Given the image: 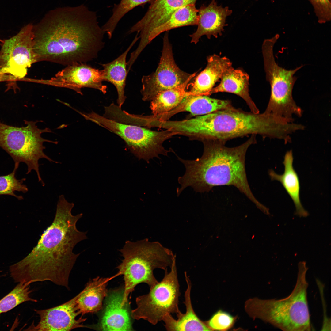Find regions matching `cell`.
I'll use <instances>...</instances> for the list:
<instances>
[{
    "label": "cell",
    "mask_w": 331,
    "mask_h": 331,
    "mask_svg": "<svg viewBox=\"0 0 331 331\" xmlns=\"http://www.w3.org/2000/svg\"><path fill=\"white\" fill-rule=\"evenodd\" d=\"M33 32L37 62L86 63L96 58L105 44V32L96 13L84 5L50 11L33 25Z\"/></svg>",
    "instance_id": "obj_1"
},
{
    "label": "cell",
    "mask_w": 331,
    "mask_h": 331,
    "mask_svg": "<svg viewBox=\"0 0 331 331\" xmlns=\"http://www.w3.org/2000/svg\"><path fill=\"white\" fill-rule=\"evenodd\" d=\"M74 205L64 195L59 196L52 224L30 253L10 266V275L15 282L30 285L48 281L69 289L70 274L80 254L74 253V248L87 238L86 232L76 227L83 215L72 214Z\"/></svg>",
    "instance_id": "obj_2"
},
{
    "label": "cell",
    "mask_w": 331,
    "mask_h": 331,
    "mask_svg": "<svg viewBox=\"0 0 331 331\" xmlns=\"http://www.w3.org/2000/svg\"><path fill=\"white\" fill-rule=\"evenodd\" d=\"M204 151L201 157L194 160L178 157L184 165L185 172L180 177L181 187L177 190L178 196L188 187L196 192H208L215 186L232 185L253 203L259 209L263 205L255 197L247 178L245 158L248 148L256 144V135H253L239 146L228 147L222 142L210 140L202 142Z\"/></svg>",
    "instance_id": "obj_3"
},
{
    "label": "cell",
    "mask_w": 331,
    "mask_h": 331,
    "mask_svg": "<svg viewBox=\"0 0 331 331\" xmlns=\"http://www.w3.org/2000/svg\"><path fill=\"white\" fill-rule=\"evenodd\" d=\"M178 129L182 135L191 140H210L226 143L233 139L249 135L280 139L287 129L280 118L264 112L255 114L233 107L181 120Z\"/></svg>",
    "instance_id": "obj_4"
},
{
    "label": "cell",
    "mask_w": 331,
    "mask_h": 331,
    "mask_svg": "<svg viewBox=\"0 0 331 331\" xmlns=\"http://www.w3.org/2000/svg\"><path fill=\"white\" fill-rule=\"evenodd\" d=\"M298 269L296 284L290 295L277 299L250 298L244 305L248 314L283 331L312 330L307 300L308 268L306 262H300Z\"/></svg>",
    "instance_id": "obj_5"
},
{
    "label": "cell",
    "mask_w": 331,
    "mask_h": 331,
    "mask_svg": "<svg viewBox=\"0 0 331 331\" xmlns=\"http://www.w3.org/2000/svg\"><path fill=\"white\" fill-rule=\"evenodd\" d=\"M119 251L124 258L117 268V275L124 276V302H128L129 295L139 284L145 283L150 287L157 283L154 270L170 268L176 258L170 249L147 238L136 242L127 241Z\"/></svg>",
    "instance_id": "obj_6"
},
{
    "label": "cell",
    "mask_w": 331,
    "mask_h": 331,
    "mask_svg": "<svg viewBox=\"0 0 331 331\" xmlns=\"http://www.w3.org/2000/svg\"><path fill=\"white\" fill-rule=\"evenodd\" d=\"M279 37L278 34L264 40L262 46L266 79L271 86V94L265 112L293 122V115L301 117L302 108L293 99L292 90L297 79L295 73L303 65L287 70L279 66L274 57L273 48Z\"/></svg>",
    "instance_id": "obj_7"
},
{
    "label": "cell",
    "mask_w": 331,
    "mask_h": 331,
    "mask_svg": "<svg viewBox=\"0 0 331 331\" xmlns=\"http://www.w3.org/2000/svg\"><path fill=\"white\" fill-rule=\"evenodd\" d=\"M25 127H18L9 125L0 122V147L12 158L15 163H25L27 166V174L35 170L39 181L44 185L39 170V161L45 158L50 162L58 163L46 155L43 145L47 142L57 144V142L44 139L42 133L51 132L48 128L40 129L36 125V122L24 120Z\"/></svg>",
    "instance_id": "obj_8"
},
{
    "label": "cell",
    "mask_w": 331,
    "mask_h": 331,
    "mask_svg": "<svg viewBox=\"0 0 331 331\" xmlns=\"http://www.w3.org/2000/svg\"><path fill=\"white\" fill-rule=\"evenodd\" d=\"M90 120L116 134L124 141L130 151L139 159L147 162L159 154L166 156L169 150L164 142L177 134L166 130L154 131L144 127L119 123L94 112L83 114Z\"/></svg>",
    "instance_id": "obj_9"
},
{
    "label": "cell",
    "mask_w": 331,
    "mask_h": 331,
    "mask_svg": "<svg viewBox=\"0 0 331 331\" xmlns=\"http://www.w3.org/2000/svg\"><path fill=\"white\" fill-rule=\"evenodd\" d=\"M169 272L165 270L162 279L150 287L149 292L136 298L137 307L131 311L134 319H143L155 325L167 314L178 313L180 295L176 258Z\"/></svg>",
    "instance_id": "obj_10"
},
{
    "label": "cell",
    "mask_w": 331,
    "mask_h": 331,
    "mask_svg": "<svg viewBox=\"0 0 331 331\" xmlns=\"http://www.w3.org/2000/svg\"><path fill=\"white\" fill-rule=\"evenodd\" d=\"M197 73H187L177 65L168 34L166 33L163 38L161 56L156 70L149 75L143 76L142 78V99L145 101H151L158 93L176 88L192 79Z\"/></svg>",
    "instance_id": "obj_11"
},
{
    "label": "cell",
    "mask_w": 331,
    "mask_h": 331,
    "mask_svg": "<svg viewBox=\"0 0 331 331\" xmlns=\"http://www.w3.org/2000/svg\"><path fill=\"white\" fill-rule=\"evenodd\" d=\"M33 25L23 27L16 35L4 40L0 50V69L24 79L28 68L37 62L33 50Z\"/></svg>",
    "instance_id": "obj_12"
},
{
    "label": "cell",
    "mask_w": 331,
    "mask_h": 331,
    "mask_svg": "<svg viewBox=\"0 0 331 331\" xmlns=\"http://www.w3.org/2000/svg\"><path fill=\"white\" fill-rule=\"evenodd\" d=\"M191 4L185 0H155L150 3L144 16L129 29L128 34L137 32L140 41L136 49L131 54L130 61L134 63L148 45V38L156 28L166 22L179 8Z\"/></svg>",
    "instance_id": "obj_13"
},
{
    "label": "cell",
    "mask_w": 331,
    "mask_h": 331,
    "mask_svg": "<svg viewBox=\"0 0 331 331\" xmlns=\"http://www.w3.org/2000/svg\"><path fill=\"white\" fill-rule=\"evenodd\" d=\"M79 293L65 303L49 309L34 310L40 318L36 325L33 324L27 330L32 331H70L74 329L87 327L83 325L86 320L80 314L76 306Z\"/></svg>",
    "instance_id": "obj_14"
},
{
    "label": "cell",
    "mask_w": 331,
    "mask_h": 331,
    "mask_svg": "<svg viewBox=\"0 0 331 331\" xmlns=\"http://www.w3.org/2000/svg\"><path fill=\"white\" fill-rule=\"evenodd\" d=\"M47 83L66 87L82 93L81 89L88 87L98 90L103 94L107 92V86L103 84V72L86 63L67 66L49 80Z\"/></svg>",
    "instance_id": "obj_15"
},
{
    "label": "cell",
    "mask_w": 331,
    "mask_h": 331,
    "mask_svg": "<svg viewBox=\"0 0 331 331\" xmlns=\"http://www.w3.org/2000/svg\"><path fill=\"white\" fill-rule=\"evenodd\" d=\"M124 287L108 292L99 321L89 328L101 331H132L128 302L123 301Z\"/></svg>",
    "instance_id": "obj_16"
},
{
    "label": "cell",
    "mask_w": 331,
    "mask_h": 331,
    "mask_svg": "<svg viewBox=\"0 0 331 331\" xmlns=\"http://www.w3.org/2000/svg\"><path fill=\"white\" fill-rule=\"evenodd\" d=\"M232 13L228 7L218 6L216 0H212L208 6H201L198 9L197 29L190 35L191 43L196 44L204 35L208 39L212 36L217 38L221 35L226 25V18Z\"/></svg>",
    "instance_id": "obj_17"
},
{
    "label": "cell",
    "mask_w": 331,
    "mask_h": 331,
    "mask_svg": "<svg viewBox=\"0 0 331 331\" xmlns=\"http://www.w3.org/2000/svg\"><path fill=\"white\" fill-rule=\"evenodd\" d=\"M207 60L206 68L190 83L188 91L191 95H210L215 83L226 71L232 67L230 60L225 57L214 54L208 56Z\"/></svg>",
    "instance_id": "obj_18"
},
{
    "label": "cell",
    "mask_w": 331,
    "mask_h": 331,
    "mask_svg": "<svg viewBox=\"0 0 331 331\" xmlns=\"http://www.w3.org/2000/svg\"><path fill=\"white\" fill-rule=\"evenodd\" d=\"M185 276L187 287L184 295L186 312L183 314L180 311L176 313L177 319L171 314L166 315L162 320L165 328L169 331H212L204 321L200 319L194 311L191 298V283L186 272Z\"/></svg>",
    "instance_id": "obj_19"
},
{
    "label": "cell",
    "mask_w": 331,
    "mask_h": 331,
    "mask_svg": "<svg viewBox=\"0 0 331 331\" xmlns=\"http://www.w3.org/2000/svg\"><path fill=\"white\" fill-rule=\"evenodd\" d=\"M220 83L213 88L210 93L228 92L235 94L246 102L251 112L255 114L259 111L250 97L249 93L248 75L240 70L233 67L227 70L222 76Z\"/></svg>",
    "instance_id": "obj_20"
},
{
    "label": "cell",
    "mask_w": 331,
    "mask_h": 331,
    "mask_svg": "<svg viewBox=\"0 0 331 331\" xmlns=\"http://www.w3.org/2000/svg\"><path fill=\"white\" fill-rule=\"evenodd\" d=\"M113 277H97L90 280L79 293L76 306L80 314L97 312L102 308V302L108 293L107 286Z\"/></svg>",
    "instance_id": "obj_21"
},
{
    "label": "cell",
    "mask_w": 331,
    "mask_h": 331,
    "mask_svg": "<svg viewBox=\"0 0 331 331\" xmlns=\"http://www.w3.org/2000/svg\"><path fill=\"white\" fill-rule=\"evenodd\" d=\"M293 157L292 150L287 151L284 156L283 164L284 170L282 175H279L270 170L269 174L272 180L280 182L292 200L296 211L295 214L300 217H306L309 214L303 207L300 198V184L298 175L293 165Z\"/></svg>",
    "instance_id": "obj_22"
},
{
    "label": "cell",
    "mask_w": 331,
    "mask_h": 331,
    "mask_svg": "<svg viewBox=\"0 0 331 331\" xmlns=\"http://www.w3.org/2000/svg\"><path fill=\"white\" fill-rule=\"evenodd\" d=\"M233 107L228 100L210 97L207 96L190 95L185 97L176 108L166 113L168 119L175 114L183 112L190 113L193 116L205 115Z\"/></svg>",
    "instance_id": "obj_23"
},
{
    "label": "cell",
    "mask_w": 331,
    "mask_h": 331,
    "mask_svg": "<svg viewBox=\"0 0 331 331\" xmlns=\"http://www.w3.org/2000/svg\"><path fill=\"white\" fill-rule=\"evenodd\" d=\"M139 39L137 34L129 46L120 56L111 62L100 64L103 68V81L112 83L116 87L118 94L117 102L118 105L120 108L126 98L124 90L128 73L127 70V56L131 48Z\"/></svg>",
    "instance_id": "obj_24"
},
{
    "label": "cell",
    "mask_w": 331,
    "mask_h": 331,
    "mask_svg": "<svg viewBox=\"0 0 331 331\" xmlns=\"http://www.w3.org/2000/svg\"><path fill=\"white\" fill-rule=\"evenodd\" d=\"M191 80L157 94L150 101V108L153 115L160 116L169 112L177 107L185 97L191 95L187 90Z\"/></svg>",
    "instance_id": "obj_25"
},
{
    "label": "cell",
    "mask_w": 331,
    "mask_h": 331,
    "mask_svg": "<svg viewBox=\"0 0 331 331\" xmlns=\"http://www.w3.org/2000/svg\"><path fill=\"white\" fill-rule=\"evenodd\" d=\"M198 19V9L195 4L182 6L174 12L166 22L152 32L148 38V44L164 32L182 26L197 25Z\"/></svg>",
    "instance_id": "obj_26"
},
{
    "label": "cell",
    "mask_w": 331,
    "mask_h": 331,
    "mask_svg": "<svg viewBox=\"0 0 331 331\" xmlns=\"http://www.w3.org/2000/svg\"><path fill=\"white\" fill-rule=\"evenodd\" d=\"M154 0H121L119 3L114 5L112 15L102 28L107 34L109 39H111L119 22L127 13L137 6L147 3H151Z\"/></svg>",
    "instance_id": "obj_27"
},
{
    "label": "cell",
    "mask_w": 331,
    "mask_h": 331,
    "mask_svg": "<svg viewBox=\"0 0 331 331\" xmlns=\"http://www.w3.org/2000/svg\"><path fill=\"white\" fill-rule=\"evenodd\" d=\"M32 291L29 285L19 283L8 294L0 300V314L7 312L17 305L27 301L37 302L30 296Z\"/></svg>",
    "instance_id": "obj_28"
},
{
    "label": "cell",
    "mask_w": 331,
    "mask_h": 331,
    "mask_svg": "<svg viewBox=\"0 0 331 331\" xmlns=\"http://www.w3.org/2000/svg\"><path fill=\"white\" fill-rule=\"evenodd\" d=\"M19 164L18 162L15 163L14 169L11 173L6 175L0 176V195H11L19 200L23 199L22 196H17L14 193L18 191L25 193L28 190L27 186L23 184L25 179L18 180L16 177V173Z\"/></svg>",
    "instance_id": "obj_29"
},
{
    "label": "cell",
    "mask_w": 331,
    "mask_h": 331,
    "mask_svg": "<svg viewBox=\"0 0 331 331\" xmlns=\"http://www.w3.org/2000/svg\"><path fill=\"white\" fill-rule=\"evenodd\" d=\"M236 319L235 317L228 313L219 310L209 320L204 321L212 331H226L233 326Z\"/></svg>",
    "instance_id": "obj_30"
},
{
    "label": "cell",
    "mask_w": 331,
    "mask_h": 331,
    "mask_svg": "<svg viewBox=\"0 0 331 331\" xmlns=\"http://www.w3.org/2000/svg\"><path fill=\"white\" fill-rule=\"evenodd\" d=\"M309 1L314 7V12L318 17L319 23H324L330 20L331 4L330 0Z\"/></svg>",
    "instance_id": "obj_31"
},
{
    "label": "cell",
    "mask_w": 331,
    "mask_h": 331,
    "mask_svg": "<svg viewBox=\"0 0 331 331\" xmlns=\"http://www.w3.org/2000/svg\"><path fill=\"white\" fill-rule=\"evenodd\" d=\"M24 80L9 74H5L3 70L0 69V82Z\"/></svg>",
    "instance_id": "obj_32"
},
{
    "label": "cell",
    "mask_w": 331,
    "mask_h": 331,
    "mask_svg": "<svg viewBox=\"0 0 331 331\" xmlns=\"http://www.w3.org/2000/svg\"><path fill=\"white\" fill-rule=\"evenodd\" d=\"M189 2L191 4H195L197 0H185Z\"/></svg>",
    "instance_id": "obj_33"
},
{
    "label": "cell",
    "mask_w": 331,
    "mask_h": 331,
    "mask_svg": "<svg viewBox=\"0 0 331 331\" xmlns=\"http://www.w3.org/2000/svg\"><path fill=\"white\" fill-rule=\"evenodd\" d=\"M4 40H3L0 39V43L2 44L4 42Z\"/></svg>",
    "instance_id": "obj_34"
},
{
    "label": "cell",
    "mask_w": 331,
    "mask_h": 331,
    "mask_svg": "<svg viewBox=\"0 0 331 331\" xmlns=\"http://www.w3.org/2000/svg\"><path fill=\"white\" fill-rule=\"evenodd\" d=\"M2 272V271H0V272ZM3 276V275H1V276H0V277H2V276Z\"/></svg>",
    "instance_id": "obj_35"
}]
</instances>
